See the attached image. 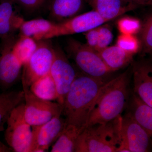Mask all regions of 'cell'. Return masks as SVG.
<instances>
[{
    "label": "cell",
    "mask_w": 152,
    "mask_h": 152,
    "mask_svg": "<svg viewBox=\"0 0 152 152\" xmlns=\"http://www.w3.org/2000/svg\"><path fill=\"white\" fill-rule=\"evenodd\" d=\"M141 40L144 52L151 53L152 50V15L150 14L145 19L140 30Z\"/></svg>",
    "instance_id": "obj_26"
},
{
    "label": "cell",
    "mask_w": 152,
    "mask_h": 152,
    "mask_svg": "<svg viewBox=\"0 0 152 152\" xmlns=\"http://www.w3.org/2000/svg\"><path fill=\"white\" fill-rule=\"evenodd\" d=\"M108 82L77 73L62 105L67 124L86 126L94 105Z\"/></svg>",
    "instance_id": "obj_1"
},
{
    "label": "cell",
    "mask_w": 152,
    "mask_h": 152,
    "mask_svg": "<svg viewBox=\"0 0 152 152\" xmlns=\"http://www.w3.org/2000/svg\"><path fill=\"white\" fill-rule=\"evenodd\" d=\"M67 49L83 73L90 77L105 80L112 72L102 59L99 53L86 44L71 39Z\"/></svg>",
    "instance_id": "obj_4"
},
{
    "label": "cell",
    "mask_w": 152,
    "mask_h": 152,
    "mask_svg": "<svg viewBox=\"0 0 152 152\" xmlns=\"http://www.w3.org/2000/svg\"><path fill=\"white\" fill-rule=\"evenodd\" d=\"M117 152L150 151L151 137L148 133L127 113L121 117Z\"/></svg>",
    "instance_id": "obj_7"
},
{
    "label": "cell",
    "mask_w": 152,
    "mask_h": 152,
    "mask_svg": "<svg viewBox=\"0 0 152 152\" xmlns=\"http://www.w3.org/2000/svg\"><path fill=\"white\" fill-rule=\"evenodd\" d=\"M121 116L106 124L86 126L79 135L75 152H117Z\"/></svg>",
    "instance_id": "obj_3"
},
{
    "label": "cell",
    "mask_w": 152,
    "mask_h": 152,
    "mask_svg": "<svg viewBox=\"0 0 152 152\" xmlns=\"http://www.w3.org/2000/svg\"><path fill=\"white\" fill-rule=\"evenodd\" d=\"M12 151L10 147L7 146L0 141V152H10Z\"/></svg>",
    "instance_id": "obj_31"
},
{
    "label": "cell",
    "mask_w": 152,
    "mask_h": 152,
    "mask_svg": "<svg viewBox=\"0 0 152 152\" xmlns=\"http://www.w3.org/2000/svg\"><path fill=\"white\" fill-rule=\"evenodd\" d=\"M84 128L68 124L52 146V152H74L76 142Z\"/></svg>",
    "instance_id": "obj_21"
},
{
    "label": "cell",
    "mask_w": 152,
    "mask_h": 152,
    "mask_svg": "<svg viewBox=\"0 0 152 152\" xmlns=\"http://www.w3.org/2000/svg\"><path fill=\"white\" fill-rule=\"evenodd\" d=\"M94 10L109 21L116 18L137 6L125 4L122 0H87Z\"/></svg>",
    "instance_id": "obj_16"
},
{
    "label": "cell",
    "mask_w": 152,
    "mask_h": 152,
    "mask_svg": "<svg viewBox=\"0 0 152 152\" xmlns=\"http://www.w3.org/2000/svg\"><path fill=\"white\" fill-rule=\"evenodd\" d=\"M127 113L139 124L151 137L152 107L147 104L135 93L128 100Z\"/></svg>",
    "instance_id": "obj_15"
},
{
    "label": "cell",
    "mask_w": 152,
    "mask_h": 152,
    "mask_svg": "<svg viewBox=\"0 0 152 152\" xmlns=\"http://www.w3.org/2000/svg\"><path fill=\"white\" fill-rule=\"evenodd\" d=\"M13 0H2L0 3V39L13 36L24 20L16 10Z\"/></svg>",
    "instance_id": "obj_14"
},
{
    "label": "cell",
    "mask_w": 152,
    "mask_h": 152,
    "mask_svg": "<svg viewBox=\"0 0 152 152\" xmlns=\"http://www.w3.org/2000/svg\"><path fill=\"white\" fill-rule=\"evenodd\" d=\"M5 139L9 147L16 152H31L32 126L24 117V103L11 112L7 122Z\"/></svg>",
    "instance_id": "obj_5"
},
{
    "label": "cell",
    "mask_w": 152,
    "mask_h": 152,
    "mask_svg": "<svg viewBox=\"0 0 152 152\" xmlns=\"http://www.w3.org/2000/svg\"><path fill=\"white\" fill-rule=\"evenodd\" d=\"M85 33L87 40L86 45L96 51L97 48L99 38L98 27L89 30Z\"/></svg>",
    "instance_id": "obj_29"
},
{
    "label": "cell",
    "mask_w": 152,
    "mask_h": 152,
    "mask_svg": "<svg viewBox=\"0 0 152 152\" xmlns=\"http://www.w3.org/2000/svg\"><path fill=\"white\" fill-rule=\"evenodd\" d=\"M125 4H132L137 6H144L142 0H122Z\"/></svg>",
    "instance_id": "obj_30"
},
{
    "label": "cell",
    "mask_w": 152,
    "mask_h": 152,
    "mask_svg": "<svg viewBox=\"0 0 152 152\" xmlns=\"http://www.w3.org/2000/svg\"><path fill=\"white\" fill-rule=\"evenodd\" d=\"M109 21L93 10L78 15L65 21L55 23L42 40L85 33Z\"/></svg>",
    "instance_id": "obj_9"
},
{
    "label": "cell",
    "mask_w": 152,
    "mask_h": 152,
    "mask_svg": "<svg viewBox=\"0 0 152 152\" xmlns=\"http://www.w3.org/2000/svg\"><path fill=\"white\" fill-rule=\"evenodd\" d=\"M117 27L121 34L135 35L140 32L142 23L137 18L125 16L118 20Z\"/></svg>",
    "instance_id": "obj_24"
},
{
    "label": "cell",
    "mask_w": 152,
    "mask_h": 152,
    "mask_svg": "<svg viewBox=\"0 0 152 152\" xmlns=\"http://www.w3.org/2000/svg\"><path fill=\"white\" fill-rule=\"evenodd\" d=\"M128 71L109 81L94 105L86 126L106 124L121 116L129 100Z\"/></svg>",
    "instance_id": "obj_2"
},
{
    "label": "cell",
    "mask_w": 152,
    "mask_h": 152,
    "mask_svg": "<svg viewBox=\"0 0 152 152\" xmlns=\"http://www.w3.org/2000/svg\"><path fill=\"white\" fill-rule=\"evenodd\" d=\"M37 45V41L33 38L20 35L18 39L13 45L12 52L23 66L36 50Z\"/></svg>",
    "instance_id": "obj_23"
},
{
    "label": "cell",
    "mask_w": 152,
    "mask_h": 152,
    "mask_svg": "<svg viewBox=\"0 0 152 152\" xmlns=\"http://www.w3.org/2000/svg\"><path fill=\"white\" fill-rule=\"evenodd\" d=\"M54 58L50 74L56 88L57 101L63 105L77 73L61 49L58 47L54 48Z\"/></svg>",
    "instance_id": "obj_10"
},
{
    "label": "cell",
    "mask_w": 152,
    "mask_h": 152,
    "mask_svg": "<svg viewBox=\"0 0 152 152\" xmlns=\"http://www.w3.org/2000/svg\"><path fill=\"white\" fill-rule=\"evenodd\" d=\"M83 5V0H50V16L55 23L65 21L78 15Z\"/></svg>",
    "instance_id": "obj_17"
},
{
    "label": "cell",
    "mask_w": 152,
    "mask_h": 152,
    "mask_svg": "<svg viewBox=\"0 0 152 152\" xmlns=\"http://www.w3.org/2000/svg\"><path fill=\"white\" fill-rule=\"evenodd\" d=\"M16 4L30 11L37 10L42 8L50 0H13Z\"/></svg>",
    "instance_id": "obj_28"
},
{
    "label": "cell",
    "mask_w": 152,
    "mask_h": 152,
    "mask_svg": "<svg viewBox=\"0 0 152 152\" xmlns=\"http://www.w3.org/2000/svg\"><path fill=\"white\" fill-rule=\"evenodd\" d=\"M55 23L44 19L28 21L24 20L19 28L20 35L30 37L37 41L41 40L53 27Z\"/></svg>",
    "instance_id": "obj_20"
},
{
    "label": "cell",
    "mask_w": 152,
    "mask_h": 152,
    "mask_svg": "<svg viewBox=\"0 0 152 152\" xmlns=\"http://www.w3.org/2000/svg\"><path fill=\"white\" fill-rule=\"evenodd\" d=\"M0 46V86L7 89L15 84L21 75L23 65L12 52L13 36L1 39Z\"/></svg>",
    "instance_id": "obj_12"
},
{
    "label": "cell",
    "mask_w": 152,
    "mask_h": 152,
    "mask_svg": "<svg viewBox=\"0 0 152 152\" xmlns=\"http://www.w3.org/2000/svg\"><path fill=\"white\" fill-rule=\"evenodd\" d=\"M24 101L23 90L0 93V132L4 130V126L13 110Z\"/></svg>",
    "instance_id": "obj_19"
},
{
    "label": "cell",
    "mask_w": 152,
    "mask_h": 152,
    "mask_svg": "<svg viewBox=\"0 0 152 152\" xmlns=\"http://www.w3.org/2000/svg\"><path fill=\"white\" fill-rule=\"evenodd\" d=\"M99 38L97 52L102 50L111 43L113 39V35L111 30L107 26H99L98 27Z\"/></svg>",
    "instance_id": "obj_27"
},
{
    "label": "cell",
    "mask_w": 152,
    "mask_h": 152,
    "mask_svg": "<svg viewBox=\"0 0 152 152\" xmlns=\"http://www.w3.org/2000/svg\"><path fill=\"white\" fill-rule=\"evenodd\" d=\"M58 115L43 124L32 126L31 152H44L48 150L66 126L65 119Z\"/></svg>",
    "instance_id": "obj_11"
},
{
    "label": "cell",
    "mask_w": 152,
    "mask_h": 152,
    "mask_svg": "<svg viewBox=\"0 0 152 152\" xmlns=\"http://www.w3.org/2000/svg\"><path fill=\"white\" fill-rule=\"evenodd\" d=\"M98 52L106 66L113 72L129 65L134 56L117 45L107 47Z\"/></svg>",
    "instance_id": "obj_18"
},
{
    "label": "cell",
    "mask_w": 152,
    "mask_h": 152,
    "mask_svg": "<svg viewBox=\"0 0 152 152\" xmlns=\"http://www.w3.org/2000/svg\"><path fill=\"white\" fill-rule=\"evenodd\" d=\"M23 87L25 118L31 126L43 124L62 114V104L40 99L34 95L29 88L25 86Z\"/></svg>",
    "instance_id": "obj_8"
},
{
    "label": "cell",
    "mask_w": 152,
    "mask_h": 152,
    "mask_svg": "<svg viewBox=\"0 0 152 152\" xmlns=\"http://www.w3.org/2000/svg\"><path fill=\"white\" fill-rule=\"evenodd\" d=\"M116 45L127 53L134 55L138 52L140 42L134 35L121 34L118 37Z\"/></svg>",
    "instance_id": "obj_25"
},
{
    "label": "cell",
    "mask_w": 152,
    "mask_h": 152,
    "mask_svg": "<svg viewBox=\"0 0 152 152\" xmlns=\"http://www.w3.org/2000/svg\"><path fill=\"white\" fill-rule=\"evenodd\" d=\"M134 93L152 107V67L147 62L136 63L133 66Z\"/></svg>",
    "instance_id": "obj_13"
},
{
    "label": "cell",
    "mask_w": 152,
    "mask_h": 152,
    "mask_svg": "<svg viewBox=\"0 0 152 152\" xmlns=\"http://www.w3.org/2000/svg\"><path fill=\"white\" fill-rule=\"evenodd\" d=\"M29 89L34 95L43 99L53 101L58 99L56 85L50 74L34 82Z\"/></svg>",
    "instance_id": "obj_22"
},
{
    "label": "cell",
    "mask_w": 152,
    "mask_h": 152,
    "mask_svg": "<svg viewBox=\"0 0 152 152\" xmlns=\"http://www.w3.org/2000/svg\"><path fill=\"white\" fill-rule=\"evenodd\" d=\"M37 42L36 50L23 66L22 85L28 88L38 79L50 74L54 58V48L49 39Z\"/></svg>",
    "instance_id": "obj_6"
}]
</instances>
